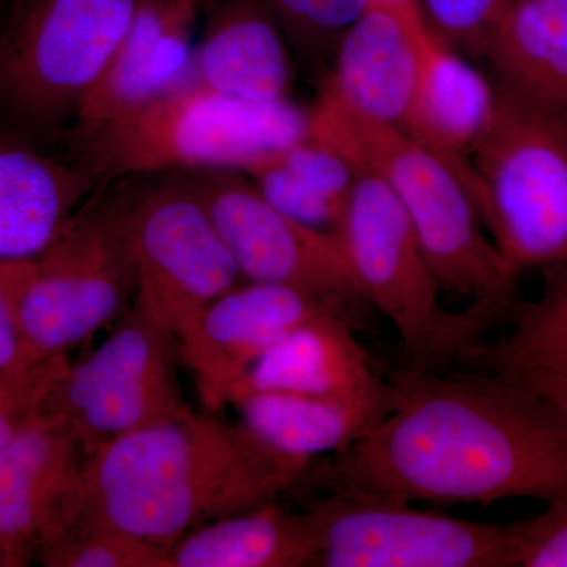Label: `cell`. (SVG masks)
Returning a JSON list of instances; mask_svg holds the SVG:
<instances>
[{
  "label": "cell",
  "instance_id": "4fadbf2b",
  "mask_svg": "<svg viewBox=\"0 0 567 567\" xmlns=\"http://www.w3.org/2000/svg\"><path fill=\"white\" fill-rule=\"evenodd\" d=\"M322 311L328 309L298 290L248 281L200 309L175 334V349L205 409L219 415L249 369L297 324Z\"/></svg>",
  "mask_w": 567,
  "mask_h": 567
},
{
  "label": "cell",
  "instance_id": "8992f818",
  "mask_svg": "<svg viewBox=\"0 0 567 567\" xmlns=\"http://www.w3.org/2000/svg\"><path fill=\"white\" fill-rule=\"evenodd\" d=\"M336 226L358 290L385 316L410 358L409 371H434L458 354L473 353L480 336L502 317L486 306L451 312L409 216L388 183L364 166Z\"/></svg>",
  "mask_w": 567,
  "mask_h": 567
},
{
  "label": "cell",
  "instance_id": "44dd1931",
  "mask_svg": "<svg viewBox=\"0 0 567 567\" xmlns=\"http://www.w3.org/2000/svg\"><path fill=\"white\" fill-rule=\"evenodd\" d=\"M315 518L271 502L186 533L167 550L166 567L316 566Z\"/></svg>",
  "mask_w": 567,
  "mask_h": 567
},
{
  "label": "cell",
  "instance_id": "5b68a950",
  "mask_svg": "<svg viewBox=\"0 0 567 567\" xmlns=\"http://www.w3.org/2000/svg\"><path fill=\"white\" fill-rule=\"evenodd\" d=\"M134 183L103 182L39 256L0 264V284L37 364L69 357L136 298Z\"/></svg>",
  "mask_w": 567,
  "mask_h": 567
},
{
  "label": "cell",
  "instance_id": "f1b7e54d",
  "mask_svg": "<svg viewBox=\"0 0 567 567\" xmlns=\"http://www.w3.org/2000/svg\"><path fill=\"white\" fill-rule=\"evenodd\" d=\"M514 567H567V499L511 524Z\"/></svg>",
  "mask_w": 567,
  "mask_h": 567
},
{
  "label": "cell",
  "instance_id": "7c38bea8",
  "mask_svg": "<svg viewBox=\"0 0 567 567\" xmlns=\"http://www.w3.org/2000/svg\"><path fill=\"white\" fill-rule=\"evenodd\" d=\"M322 567H514L511 525L442 516L413 503L328 494L309 509Z\"/></svg>",
  "mask_w": 567,
  "mask_h": 567
},
{
  "label": "cell",
  "instance_id": "9c48e42d",
  "mask_svg": "<svg viewBox=\"0 0 567 567\" xmlns=\"http://www.w3.org/2000/svg\"><path fill=\"white\" fill-rule=\"evenodd\" d=\"M175 338L132 306L89 357L63 361L37 409L61 420L89 457L112 440L189 415Z\"/></svg>",
  "mask_w": 567,
  "mask_h": 567
},
{
  "label": "cell",
  "instance_id": "9a60e30c",
  "mask_svg": "<svg viewBox=\"0 0 567 567\" xmlns=\"http://www.w3.org/2000/svg\"><path fill=\"white\" fill-rule=\"evenodd\" d=\"M429 37L423 14L372 6L336 43L333 70L317 104L402 128Z\"/></svg>",
  "mask_w": 567,
  "mask_h": 567
},
{
  "label": "cell",
  "instance_id": "5bb4252c",
  "mask_svg": "<svg viewBox=\"0 0 567 567\" xmlns=\"http://www.w3.org/2000/svg\"><path fill=\"white\" fill-rule=\"evenodd\" d=\"M89 454L69 427L35 409L0 447V565L39 559Z\"/></svg>",
  "mask_w": 567,
  "mask_h": 567
},
{
  "label": "cell",
  "instance_id": "277c9868",
  "mask_svg": "<svg viewBox=\"0 0 567 567\" xmlns=\"http://www.w3.org/2000/svg\"><path fill=\"white\" fill-rule=\"evenodd\" d=\"M309 134L292 102H240L193 81L155 102L65 133L71 163L96 182L194 171H244Z\"/></svg>",
  "mask_w": 567,
  "mask_h": 567
},
{
  "label": "cell",
  "instance_id": "3957f363",
  "mask_svg": "<svg viewBox=\"0 0 567 567\" xmlns=\"http://www.w3.org/2000/svg\"><path fill=\"white\" fill-rule=\"evenodd\" d=\"M309 136L388 183L442 290L502 315L516 311V278L484 230L468 166L454 163L398 126L360 121L322 104L309 112Z\"/></svg>",
  "mask_w": 567,
  "mask_h": 567
},
{
  "label": "cell",
  "instance_id": "ba28073f",
  "mask_svg": "<svg viewBox=\"0 0 567 567\" xmlns=\"http://www.w3.org/2000/svg\"><path fill=\"white\" fill-rule=\"evenodd\" d=\"M142 0H7L0 11V114L35 132L76 115Z\"/></svg>",
  "mask_w": 567,
  "mask_h": 567
},
{
  "label": "cell",
  "instance_id": "2e32d148",
  "mask_svg": "<svg viewBox=\"0 0 567 567\" xmlns=\"http://www.w3.org/2000/svg\"><path fill=\"white\" fill-rule=\"evenodd\" d=\"M199 11L196 0H142L74 122L125 114L193 82Z\"/></svg>",
  "mask_w": 567,
  "mask_h": 567
},
{
  "label": "cell",
  "instance_id": "6da1fadb",
  "mask_svg": "<svg viewBox=\"0 0 567 567\" xmlns=\"http://www.w3.org/2000/svg\"><path fill=\"white\" fill-rule=\"evenodd\" d=\"M409 371L385 415L320 470L330 494L390 502L567 499V421L509 377Z\"/></svg>",
  "mask_w": 567,
  "mask_h": 567
},
{
  "label": "cell",
  "instance_id": "4dcf8cb0",
  "mask_svg": "<svg viewBox=\"0 0 567 567\" xmlns=\"http://www.w3.org/2000/svg\"><path fill=\"white\" fill-rule=\"evenodd\" d=\"M39 405V398L21 390L0 374V447L9 443L18 429Z\"/></svg>",
  "mask_w": 567,
  "mask_h": 567
},
{
  "label": "cell",
  "instance_id": "603a6c76",
  "mask_svg": "<svg viewBox=\"0 0 567 567\" xmlns=\"http://www.w3.org/2000/svg\"><path fill=\"white\" fill-rule=\"evenodd\" d=\"M240 423L284 456L311 462L357 442L385 409L287 391H254L234 399Z\"/></svg>",
  "mask_w": 567,
  "mask_h": 567
},
{
  "label": "cell",
  "instance_id": "7a4b0ae2",
  "mask_svg": "<svg viewBox=\"0 0 567 567\" xmlns=\"http://www.w3.org/2000/svg\"><path fill=\"white\" fill-rule=\"evenodd\" d=\"M309 465L264 445L241 423L192 412L96 450L47 544L110 529L169 550L200 525L276 502Z\"/></svg>",
  "mask_w": 567,
  "mask_h": 567
},
{
  "label": "cell",
  "instance_id": "30bf717a",
  "mask_svg": "<svg viewBox=\"0 0 567 567\" xmlns=\"http://www.w3.org/2000/svg\"><path fill=\"white\" fill-rule=\"evenodd\" d=\"M178 175L204 205L241 279L308 295L357 331L371 324L372 308L358 290L334 233L295 221L241 171Z\"/></svg>",
  "mask_w": 567,
  "mask_h": 567
},
{
  "label": "cell",
  "instance_id": "484cf974",
  "mask_svg": "<svg viewBox=\"0 0 567 567\" xmlns=\"http://www.w3.org/2000/svg\"><path fill=\"white\" fill-rule=\"evenodd\" d=\"M166 548L110 529L65 533L39 555L48 567H166Z\"/></svg>",
  "mask_w": 567,
  "mask_h": 567
},
{
  "label": "cell",
  "instance_id": "f546056e",
  "mask_svg": "<svg viewBox=\"0 0 567 567\" xmlns=\"http://www.w3.org/2000/svg\"><path fill=\"white\" fill-rule=\"evenodd\" d=\"M66 358L47 364H37L32 360L9 297L0 284V374L40 401Z\"/></svg>",
  "mask_w": 567,
  "mask_h": 567
},
{
  "label": "cell",
  "instance_id": "83f0119b",
  "mask_svg": "<svg viewBox=\"0 0 567 567\" xmlns=\"http://www.w3.org/2000/svg\"><path fill=\"white\" fill-rule=\"evenodd\" d=\"M509 0H417L429 32L451 50L480 51L481 41Z\"/></svg>",
  "mask_w": 567,
  "mask_h": 567
},
{
  "label": "cell",
  "instance_id": "d4e9b609",
  "mask_svg": "<svg viewBox=\"0 0 567 567\" xmlns=\"http://www.w3.org/2000/svg\"><path fill=\"white\" fill-rule=\"evenodd\" d=\"M544 271L543 293L518 306L509 334L473 350L487 371L524 383L567 380V260Z\"/></svg>",
  "mask_w": 567,
  "mask_h": 567
},
{
  "label": "cell",
  "instance_id": "d6986e66",
  "mask_svg": "<svg viewBox=\"0 0 567 567\" xmlns=\"http://www.w3.org/2000/svg\"><path fill=\"white\" fill-rule=\"evenodd\" d=\"M99 185L76 164L0 133V264L39 256Z\"/></svg>",
  "mask_w": 567,
  "mask_h": 567
},
{
  "label": "cell",
  "instance_id": "836d02e7",
  "mask_svg": "<svg viewBox=\"0 0 567 567\" xmlns=\"http://www.w3.org/2000/svg\"><path fill=\"white\" fill-rule=\"evenodd\" d=\"M199 3V7L208 6V3L218 2V0H196Z\"/></svg>",
  "mask_w": 567,
  "mask_h": 567
},
{
  "label": "cell",
  "instance_id": "ac0fdd59",
  "mask_svg": "<svg viewBox=\"0 0 567 567\" xmlns=\"http://www.w3.org/2000/svg\"><path fill=\"white\" fill-rule=\"evenodd\" d=\"M194 81L248 103L289 102L292 63L281 25L265 0L208 3Z\"/></svg>",
  "mask_w": 567,
  "mask_h": 567
},
{
  "label": "cell",
  "instance_id": "1f68e13d",
  "mask_svg": "<svg viewBox=\"0 0 567 567\" xmlns=\"http://www.w3.org/2000/svg\"><path fill=\"white\" fill-rule=\"evenodd\" d=\"M518 382V380H517ZM529 390L548 402L567 421V380H548V382L524 383Z\"/></svg>",
  "mask_w": 567,
  "mask_h": 567
},
{
  "label": "cell",
  "instance_id": "ffe728a7",
  "mask_svg": "<svg viewBox=\"0 0 567 567\" xmlns=\"http://www.w3.org/2000/svg\"><path fill=\"white\" fill-rule=\"evenodd\" d=\"M477 54L491 62L502 91L567 121L565 0H509Z\"/></svg>",
  "mask_w": 567,
  "mask_h": 567
},
{
  "label": "cell",
  "instance_id": "8d00e7d4",
  "mask_svg": "<svg viewBox=\"0 0 567 567\" xmlns=\"http://www.w3.org/2000/svg\"><path fill=\"white\" fill-rule=\"evenodd\" d=\"M0 567H2V565H0Z\"/></svg>",
  "mask_w": 567,
  "mask_h": 567
},
{
  "label": "cell",
  "instance_id": "4316f807",
  "mask_svg": "<svg viewBox=\"0 0 567 567\" xmlns=\"http://www.w3.org/2000/svg\"><path fill=\"white\" fill-rule=\"evenodd\" d=\"M282 32L305 44L341 39L372 0H265Z\"/></svg>",
  "mask_w": 567,
  "mask_h": 567
},
{
  "label": "cell",
  "instance_id": "d6a6232c",
  "mask_svg": "<svg viewBox=\"0 0 567 567\" xmlns=\"http://www.w3.org/2000/svg\"><path fill=\"white\" fill-rule=\"evenodd\" d=\"M372 6L390 7V9L406 11V13H421L417 0H372Z\"/></svg>",
  "mask_w": 567,
  "mask_h": 567
},
{
  "label": "cell",
  "instance_id": "8fae6325",
  "mask_svg": "<svg viewBox=\"0 0 567 567\" xmlns=\"http://www.w3.org/2000/svg\"><path fill=\"white\" fill-rule=\"evenodd\" d=\"M130 230L134 306L171 334L241 281L215 224L178 174L134 185Z\"/></svg>",
  "mask_w": 567,
  "mask_h": 567
},
{
  "label": "cell",
  "instance_id": "e575fe53",
  "mask_svg": "<svg viewBox=\"0 0 567 567\" xmlns=\"http://www.w3.org/2000/svg\"><path fill=\"white\" fill-rule=\"evenodd\" d=\"M7 0H0V11H2L3 6H6Z\"/></svg>",
  "mask_w": 567,
  "mask_h": 567
},
{
  "label": "cell",
  "instance_id": "7402d4cb",
  "mask_svg": "<svg viewBox=\"0 0 567 567\" xmlns=\"http://www.w3.org/2000/svg\"><path fill=\"white\" fill-rule=\"evenodd\" d=\"M495 104L496 87L487 78L431 35L402 130L454 163L468 166L470 152L486 132Z\"/></svg>",
  "mask_w": 567,
  "mask_h": 567
},
{
  "label": "cell",
  "instance_id": "52a82bcc",
  "mask_svg": "<svg viewBox=\"0 0 567 567\" xmlns=\"http://www.w3.org/2000/svg\"><path fill=\"white\" fill-rule=\"evenodd\" d=\"M473 196L509 274L567 260V121L496 87L468 155Z\"/></svg>",
  "mask_w": 567,
  "mask_h": 567
},
{
  "label": "cell",
  "instance_id": "d590c367",
  "mask_svg": "<svg viewBox=\"0 0 567 567\" xmlns=\"http://www.w3.org/2000/svg\"><path fill=\"white\" fill-rule=\"evenodd\" d=\"M565 2H567V0H565Z\"/></svg>",
  "mask_w": 567,
  "mask_h": 567
},
{
  "label": "cell",
  "instance_id": "e0dca14e",
  "mask_svg": "<svg viewBox=\"0 0 567 567\" xmlns=\"http://www.w3.org/2000/svg\"><path fill=\"white\" fill-rule=\"evenodd\" d=\"M254 391H287L388 410L393 379L383 377L352 324L322 311L297 324L249 369L234 388L229 405Z\"/></svg>",
  "mask_w": 567,
  "mask_h": 567
},
{
  "label": "cell",
  "instance_id": "cb8c5ba5",
  "mask_svg": "<svg viewBox=\"0 0 567 567\" xmlns=\"http://www.w3.org/2000/svg\"><path fill=\"white\" fill-rule=\"evenodd\" d=\"M241 173L295 221L334 233L357 177V167L331 145L306 136L260 156Z\"/></svg>",
  "mask_w": 567,
  "mask_h": 567
}]
</instances>
